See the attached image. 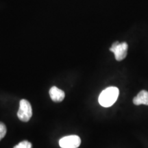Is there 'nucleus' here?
<instances>
[{
  "label": "nucleus",
  "mask_w": 148,
  "mask_h": 148,
  "mask_svg": "<svg viewBox=\"0 0 148 148\" xmlns=\"http://www.w3.org/2000/svg\"><path fill=\"white\" fill-rule=\"evenodd\" d=\"M119 90L115 86H110L106 88L101 92L99 96V103L101 106L110 107L116 102L119 97Z\"/></svg>",
  "instance_id": "1"
},
{
  "label": "nucleus",
  "mask_w": 148,
  "mask_h": 148,
  "mask_svg": "<svg viewBox=\"0 0 148 148\" xmlns=\"http://www.w3.org/2000/svg\"><path fill=\"white\" fill-rule=\"evenodd\" d=\"M32 116V108L30 103L26 99H21L19 102V108L17 112L18 118L21 121L27 122Z\"/></svg>",
  "instance_id": "2"
},
{
  "label": "nucleus",
  "mask_w": 148,
  "mask_h": 148,
  "mask_svg": "<svg viewBox=\"0 0 148 148\" xmlns=\"http://www.w3.org/2000/svg\"><path fill=\"white\" fill-rule=\"evenodd\" d=\"M128 45L127 42H119L116 41L112 44L110 48V51L114 53L115 59L117 61H121L125 58L127 53Z\"/></svg>",
  "instance_id": "3"
},
{
  "label": "nucleus",
  "mask_w": 148,
  "mask_h": 148,
  "mask_svg": "<svg viewBox=\"0 0 148 148\" xmlns=\"http://www.w3.org/2000/svg\"><path fill=\"white\" fill-rule=\"evenodd\" d=\"M80 144L81 139L77 135L64 136L59 140V145L61 148H77Z\"/></svg>",
  "instance_id": "4"
},
{
  "label": "nucleus",
  "mask_w": 148,
  "mask_h": 148,
  "mask_svg": "<svg viewBox=\"0 0 148 148\" xmlns=\"http://www.w3.org/2000/svg\"><path fill=\"white\" fill-rule=\"evenodd\" d=\"M49 96L51 100L54 102H60L65 97V93L63 90L57 88L56 86H52L49 90Z\"/></svg>",
  "instance_id": "5"
},
{
  "label": "nucleus",
  "mask_w": 148,
  "mask_h": 148,
  "mask_svg": "<svg viewBox=\"0 0 148 148\" xmlns=\"http://www.w3.org/2000/svg\"><path fill=\"white\" fill-rule=\"evenodd\" d=\"M134 104L138 106V105H147L148 106V91L145 90H142L137 94L136 97L133 99Z\"/></svg>",
  "instance_id": "6"
},
{
  "label": "nucleus",
  "mask_w": 148,
  "mask_h": 148,
  "mask_svg": "<svg viewBox=\"0 0 148 148\" xmlns=\"http://www.w3.org/2000/svg\"><path fill=\"white\" fill-rule=\"evenodd\" d=\"M13 148H32V143L27 140H23L14 146Z\"/></svg>",
  "instance_id": "7"
},
{
  "label": "nucleus",
  "mask_w": 148,
  "mask_h": 148,
  "mask_svg": "<svg viewBox=\"0 0 148 148\" xmlns=\"http://www.w3.org/2000/svg\"><path fill=\"white\" fill-rule=\"evenodd\" d=\"M6 132L7 129L5 125L3 123H2V122H0V140L5 136Z\"/></svg>",
  "instance_id": "8"
}]
</instances>
